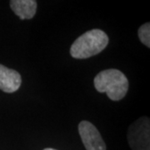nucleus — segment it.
I'll return each mask as SVG.
<instances>
[{
	"label": "nucleus",
	"instance_id": "1",
	"mask_svg": "<svg viewBox=\"0 0 150 150\" xmlns=\"http://www.w3.org/2000/svg\"><path fill=\"white\" fill-rule=\"evenodd\" d=\"M94 87L99 93H106L112 101L123 99L129 90V80L120 70L115 69L98 73L93 80Z\"/></svg>",
	"mask_w": 150,
	"mask_h": 150
},
{
	"label": "nucleus",
	"instance_id": "4",
	"mask_svg": "<svg viewBox=\"0 0 150 150\" xmlns=\"http://www.w3.org/2000/svg\"><path fill=\"white\" fill-rule=\"evenodd\" d=\"M79 133L86 150H106L107 147L97 128L88 121L79 124Z\"/></svg>",
	"mask_w": 150,
	"mask_h": 150
},
{
	"label": "nucleus",
	"instance_id": "3",
	"mask_svg": "<svg viewBox=\"0 0 150 150\" xmlns=\"http://www.w3.org/2000/svg\"><path fill=\"white\" fill-rule=\"evenodd\" d=\"M128 141L132 150H150L149 118L142 117L129 126Z\"/></svg>",
	"mask_w": 150,
	"mask_h": 150
},
{
	"label": "nucleus",
	"instance_id": "7",
	"mask_svg": "<svg viewBox=\"0 0 150 150\" xmlns=\"http://www.w3.org/2000/svg\"><path fill=\"white\" fill-rule=\"evenodd\" d=\"M139 38L142 43L147 46L148 48H150V23H146L143 24L138 30Z\"/></svg>",
	"mask_w": 150,
	"mask_h": 150
},
{
	"label": "nucleus",
	"instance_id": "2",
	"mask_svg": "<svg viewBox=\"0 0 150 150\" xmlns=\"http://www.w3.org/2000/svg\"><path fill=\"white\" fill-rule=\"evenodd\" d=\"M108 44L107 33L92 29L78 38L70 48V54L77 59H85L101 53Z\"/></svg>",
	"mask_w": 150,
	"mask_h": 150
},
{
	"label": "nucleus",
	"instance_id": "8",
	"mask_svg": "<svg viewBox=\"0 0 150 150\" xmlns=\"http://www.w3.org/2000/svg\"><path fill=\"white\" fill-rule=\"evenodd\" d=\"M43 150H56V149H50V148H48V149H44Z\"/></svg>",
	"mask_w": 150,
	"mask_h": 150
},
{
	"label": "nucleus",
	"instance_id": "5",
	"mask_svg": "<svg viewBox=\"0 0 150 150\" xmlns=\"http://www.w3.org/2000/svg\"><path fill=\"white\" fill-rule=\"evenodd\" d=\"M21 75L16 70L0 64V90L5 93H14L20 88Z\"/></svg>",
	"mask_w": 150,
	"mask_h": 150
},
{
	"label": "nucleus",
	"instance_id": "6",
	"mask_svg": "<svg viewBox=\"0 0 150 150\" xmlns=\"http://www.w3.org/2000/svg\"><path fill=\"white\" fill-rule=\"evenodd\" d=\"M10 7L21 20L31 19L36 13L38 3L35 0H12Z\"/></svg>",
	"mask_w": 150,
	"mask_h": 150
}]
</instances>
